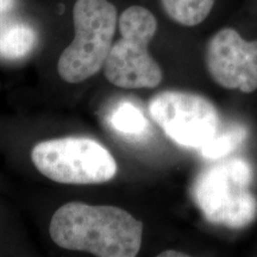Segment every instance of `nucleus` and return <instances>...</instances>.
Segmentation results:
<instances>
[{
    "label": "nucleus",
    "instance_id": "12",
    "mask_svg": "<svg viewBox=\"0 0 257 257\" xmlns=\"http://www.w3.org/2000/svg\"><path fill=\"white\" fill-rule=\"evenodd\" d=\"M17 5V0H0V19L11 14Z\"/></svg>",
    "mask_w": 257,
    "mask_h": 257
},
{
    "label": "nucleus",
    "instance_id": "7",
    "mask_svg": "<svg viewBox=\"0 0 257 257\" xmlns=\"http://www.w3.org/2000/svg\"><path fill=\"white\" fill-rule=\"evenodd\" d=\"M205 63L213 81L226 89H257V38L248 40L233 27L214 32L206 43Z\"/></svg>",
    "mask_w": 257,
    "mask_h": 257
},
{
    "label": "nucleus",
    "instance_id": "1",
    "mask_svg": "<svg viewBox=\"0 0 257 257\" xmlns=\"http://www.w3.org/2000/svg\"><path fill=\"white\" fill-rule=\"evenodd\" d=\"M49 233L62 249L98 257H135L142 245L143 224L120 207L73 201L53 214Z\"/></svg>",
    "mask_w": 257,
    "mask_h": 257
},
{
    "label": "nucleus",
    "instance_id": "3",
    "mask_svg": "<svg viewBox=\"0 0 257 257\" xmlns=\"http://www.w3.org/2000/svg\"><path fill=\"white\" fill-rule=\"evenodd\" d=\"M119 40L104 64L106 79L120 88H155L162 81L160 64L149 51L159 30L156 16L142 5H130L118 19Z\"/></svg>",
    "mask_w": 257,
    "mask_h": 257
},
{
    "label": "nucleus",
    "instance_id": "2",
    "mask_svg": "<svg viewBox=\"0 0 257 257\" xmlns=\"http://www.w3.org/2000/svg\"><path fill=\"white\" fill-rule=\"evenodd\" d=\"M74 37L57 62L63 81L79 83L104 68L118 29V10L111 0H75L72 10Z\"/></svg>",
    "mask_w": 257,
    "mask_h": 257
},
{
    "label": "nucleus",
    "instance_id": "13",
    "mask_svg": "<svg viewBox=\"0 0 257 257\" xmlns=\"http://www.w3.org/2000/svg\"><path fill=\"white\" fill-rule=\"evenodd\" d=\"M160 257H187V253H182L180 251H175V250H167L159 253Z\"/></svg>",
    "mask_w": 257,
    "mask_h": 257
},
{
    "label": "nucleus",
    "instance_id": "5",
    "mask_svg": "<svg viewBox=\"0 0 257 257\" xmlns=\"http://www.w3.org/2000/svg\"><path fill=\"white\" fill-rule=\"evenodd\" d=\"M31 160L46 178L63 185H99L117 174V162L92 138L63 137L32 148Z\"/></svg>",
    "mask_w": 257,
    "mask_h": 257
},
{
    "label": "nucleus",
    "instance_id": "11",
    "mask_svg": "<svg viewBox=\"0 0 257 257\" xmlns=\"http://www.w3.org/2000/svg\"><path fill=\"white\" fill-rule=\"evenodd\" d=\"M110 123L114 130L125 135H140L147 126L142 111L131 102H123L112 112Z\"/></svg>",
    "mask_w": 257,
    "mask_h": 257
},
{
    "label": "nucleus",
    "instance_id": "6",
    "mask_svg": "<svg viewBox=\"0 0 257 257\" xmlns=\"http://www.w3.org/2000/svg\"><path fill=\"white\" fill-rule=\"evenodd\" d=\"M149 112L167 136L182 147L201 149L219 133L217 108L193 93H160L150 101Z\"/></svg>",
    "mask_w": 257,
    "mask_h": 257
},
{
    "label": "nucleus",
    "instance_id": "8",
    "mask_svg": "<svg viewBox=\"0 0 257 257\" xmlns=\"http://www.w3.org/2000/svg\"><path fill=\"white\" fill-rule=\"evenodd\" d=\"M37 29L34 24L18 18L0 19V57L4 60H22L36 49Z\"/></svg>",
    "mask_w": 257,
    "mask_h": 257
},
{
    "label": "nucleus",
    "instance_id": "10",
    "mask_svg": "<svg viewBox=\"0 0 257 257\" xmlns=\"http://www.w3.org/2000/svg\"><path fill=\"white\" fill-rule=\"evenodd\" d=\"M248 135V130L242 125H234L223 134H217L213 140L201 148V154L207 159H220L236 149Z\"/></svg>",
    "mask_w": 257,
    "mask_h": 257
},
{
    "label": "nucleus",
    "instance_id": "4",
    "mask_svg": "<svg viewBox=\"0 0 257 257\" xmlns=\"http://www.w3.org/2000/svg\"><path fill=\"white\" fill-rule=\"evenodd\" d=\"M251 181L248 161L234 157L201 172L193 186V198L208 221L239 229L256 218L257 200L250 191Z\"/></svg>",
    "mask_w": 257,
    "mask_h": 257
},
{
    "label": "nucleus",
    "instance_id": "9",
    "mask_svg": "<svg viewBox=\"0 0 257 257\" xmlns=\"http://www.w3.org/2000/svg\"><path fill=\"white\" fill-rule=\"evenodd\" d=\"M163 14L182 28H195L204 23L213 11L217 0H159Z\"/></svg>",
    "mask_w": 257,
    "mask_h": 257
}]
</instances>
